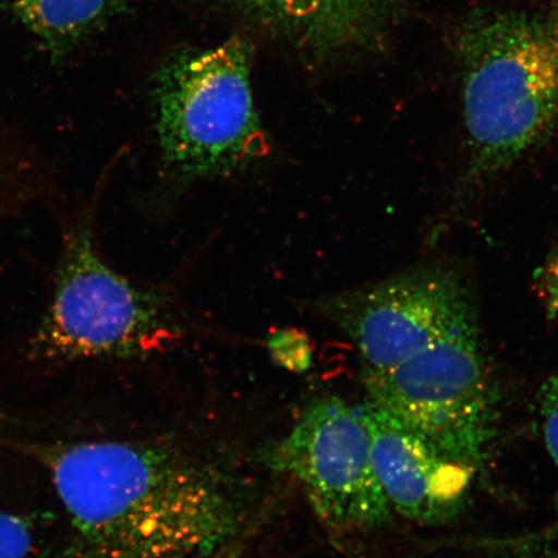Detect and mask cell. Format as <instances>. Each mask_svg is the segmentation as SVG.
<instances>
[{"label": "cell", "instance_id": "obj_14", "mask_svg": "<svg viewBox=\"0 0 558 558\" xmlns=\"http://www.w3.org/2000/svg\"><path fill=\"white\" fill-rule=\"evenodd\" d=\"M543 23L544 26H546L548 37L554 41V45L558 50V0H556L547 20L543 21Z\"/></svg>", "mask_w": 558, "mask_h": 558}, {"label": "cell", "instance_id": "obj_13", "mask_svg": "<svg viewBox=\"0 0 558 558\" xmlns=\"http://www.w3.org/2000/svg\"><path fill=\"white\" fill-rule=\"evenodd\" d=\"M37 542L31 521L0 508V558H33Z\"/></svg>", "mask_w": 558, "mask_h": 558}, {"label": "cell", "instance_id": "obj_8", "mask_svg": "<svg viewBox=\"0 0 558 558\" xmlns=\"http://www.w3.org/2000/svg\"><path fill=\"white\" fill-rule=\"evenodd\" d=\"M360 409L376 478L393 513L425 526L459 518L470 504L478 473L372 400L365 399Z\"/></svg>", "mask_w": 558, "mask_h": 558}, {"label": "cell", "instance_id": "obj_7", "mask_svg": "<svg viewBox=\"0 0 558 558\" xmlns=\"http://www.w3.org/2000/svg\"><path fill=\"white\" fill-rule=\"evenodd\" d=\"M263 460L303 487L331 532L365 534L392 525L395 513L376 478L360 404L339 397L310 402Z\"/></svg>", "mask_w": 558, "mask_h": 558}, {"label": "cell", "instance_id": "obj_11", "mask_svg": "<svg viewBox=\"0 0 558 558\" xmlns=\"http://www.w3.org/2000/svg\"><path fill=\"white\" fill-rule=\"evenodd\" d=\"M538 410L544 444L553 459L558 477V374L549 376L538 390ZM558 536V493L555 520L541 535V539Z\"/></svg>", "mask_w": 558, "mask_h": 558}, {"label": "cell", "instance_id": "obj_2", "mask_svg": "<svg viewBox=\"0 0 558 558\" xmlns=\"http://www.w3.org/2000/svg\"><path fill=\"white\" fill-rule=\"evenodd\" d=\"M463 66V202L558 137V50L543 21L514 13L472 20Z\"/></svg>", "mask_w": 558, "mask_h": 558}, {"label": "cell", "instance_id": "obj_4", "mask_svg": "<svg viewBox=\"0 0 558 558\" xmlns=\"http://www.w3.org/2000/svg\"><path fill=\"white\" fill-rule=\"evenodd\" d=\"M151 113L163 169L180 183L233 177L269 155L239 38L167 60L153 80Z\"/></svg>", "mask_w": 558, "mask_h": 558}, {"label": "cell", "instance_id": "obj_1", "mask_svg": "<svg viewBox=\"0 0 558 558\" xmlns=\"http://www.w3.org/2000/svg\"><path fill=\"white\" fill-rule=\"evenodd\" d=\"M81 558H206L248 521L227 474L171 446L95 439L48 453Z\"/></svg>", "mask_w": 558, "mask_h": 558}, {"label": "cell", "instance_id": "obj_6", "mask_svg": "<svg viewBox=\"0 0 558 558\" xmlns=\"http://www.w3.org/2000/svg\"><path fill=\"white\" fill-rule=\"evenodd\" d=\"M313 308L352 341L362 375L387 372L438 340L480 327L469 279L446 264H424L335 292L316 300Z\"/></svg>", "mask_w": 558, "mask_h": 558}, {"label": "cell", "instance_id": "obj_3", "mask_svg": "<svg viewBox=\"0 0 558 558\" xmlns=\"http://www.w3.org/2000/svg\"><path fill=\"white\" fill-rule=\"evenodd\" d=\"M97 192L60 216V248L35 351L56 361L125 359L163 352L181 338L171 299L110 267L96 233Z\"/></svg>", "mask_w": 558, "mask_h": 558}, {"label": "cell", "instance_id": "obj_10", "mask_svg": "<svg viewBox=\"0 0 558 558\" xmlns=\"http://www.w3.org/2000/svg\"><path fill=\"white\" fill-rule=\"evenodd\" d=\"M128 0H13L12 11L54 60L104 29Z\"/></svg>", "mask_w": 558, "mask_h": 558}, {"label": "cell", "instance_id": "obj_12", "mask_svg": "<svg viewBox=\"0 0 558 558\" xmlns=\"http://www.w3.org/2000/svg\"><path fill=\"white\" fill-rule=\"evenodd\" d=\"M271 357L291 372L303 373L312 365L311 339L295 329H281L271 333L268 340Z\"/></svg>", "mask_w": 558, "mask_h": 558}, {"label": "cell", "instance_id": "obj_16", "mask_svg": "<svg viewBox=\"0 0 558 558\" xmlns=\"http://www.w3.org/2000/svg\"><path fill=\"white\" fill-rule=\"evenodd\" d=\"M527 558V557H526Z\"/></svg>", "mask_w": 558, "mask_h": 558}, {"label": "cell", "instance_id": "obj_9", "mask_svg": "<svg viewBox=\"0 0 558 558\" xmlns=\"http://www.w3.org/2000/svg\"><path fill=\"white\" fill-rule=\"evenodd\" d=\"M270 32L312 54L372 46L393 16L397 0H229Z\"/></svg>", "mask_w": 558, "mask_h": 558}, {"label": "cell", "instance_id": "obj_15", "mask_svg": "<svg viewBox=\"0 0 558 558\" xmlns=\"http://www.w3.org/2000/svg\"><path fill=\"white\" fill-rule=\"evenodd\" d=\"M206 558H242V557H240L236 554L229 553V550L226 549V550H222V553H219L214 556L206 557Z\"/></svg>", "mask_w": 558, "mask_h": 558}, {"label": "cell", "instance_id": "obj_5", "mask_svg": "<svg viewBox=\"0 0 558 558\" xmlns=\"http://www.w3.org/2000/svg\"><path fill=\"white\" fill-rule=\"evenodd\" d=\"M366 399L458 462L486 469L500 430V392L480 327L365 374Z\"/></svg>", "mask_w": 558, "mask_h": 558}]
</instances>
